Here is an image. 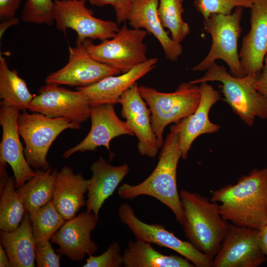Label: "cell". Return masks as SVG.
<instances>
[{"label": "cell", "mask_w": 267, "mask_h": 267, "mask_svg": "<svg viewBox=\"0 0 267 267\" xmlns=\"http://www.w3.org/2000/svg\"><path fill=\"white\" fill-rule=\"evenodd\" d=\"M253 0H194L193 6L204 19L213 14L230 15L238 7L251 8Z\"/></svg>", "instance_id": "32"}, {"label": "cell", "mask_w": 267, "mask_h": 267, "mask_svg": "<svg viewBox=\"0 0 267 267\" xmlns=\"http://www.w3.org/2000/svg\"><path fill=\"white\" fill-rule=\"evenodd\" d=\"M121 74L116 69L94 59L83 43L77 42L74 47L69 46L67 63L59 70L49 74L45 84L83 87L94 84L103 78Z\"/></svg>", "instance_id": "13"}, {"label": "cell", "mask_w": 267, "mask_h": 267, "mask_svg": "<svg viewBox=\"0 0 267 267\" xmlns=\"http://www.w3.org/2000/svg\"><path fill=\"white\" fill-rule=\"evenodd\" d=\"M184 0H159L158 13L164 28L168 29L172 39L180 43L190 34L188 24L182 19Z\"/></svg>", "instance_id": "29"}, {"label": "cell", "mask_w": 267, "mask_h": 267, "mask_svg": "<svg viewBox=\"0 0 267 267\" xmlns=\"http://www.w3.org/2000/svg\"><path fill=\"white\" fill-rule=\"evenodd\" d=\"M86 201L87 211L98 217L105 201L111 196L130 171L128 164L113 166L102 157L93 162Z\"/></svg>", "instance_id": "23"}, {"label": "cell", "mask_w": 267, "mask_h": 267, "mask_svg": "<svg viewBox=\"0 0 267 267\" xmlns=\"http://www.w3.org/2000/svg\"><path fill=\"white\" fill-rule=\"evenodd\" d=\"M211 201L219 202L222 218L234 225L259 229L267 222V166L255 169L213 192Z\"/></svg>", "instance_id": "1"}, {"label": "cell", "mask_w": 267, "mask_h": 267, "mask_svg": "<svg viewBox=\"0 0 267 267\" xmlns=\"http://www.w3.org/2000/svg\"><path fill=\"white\" fill-rule=\"evenodd\" d=\"M57 171L51 168L36 169L35 176L17 188L29 214L52 201Z\"/></svg>", "instance_id": "26"}, {"label": "cell", "mask_w": 267, "mask_h": 267, "mask_svg": "<svg viewBox=\"0 0 267 267\" xmlns=\"http://www.w3.org/2000/svg\"><path fill=\"white\" fill-rule=\"evenodd\" d=\"M0 267H12L9 258L1 243L0 244Z\"/></svg>", "instance_id": "39"}, {"label": "cell", "mask_w": 267, "mask_h": 267, "mask_svg": "<svg viewBox=\"0 0 267 267\" xmlns=\"http://www.w3.org/2000/svg\"><path fill=\"white\" fill-rule=\"evenodd\" d=\"M29 215L35 244L49 241L66 221L52 201Z\"/></svg>", "instance_id": "30"}, {"label": "cell", "mask_w": 267, "mask_h": 267, "mask_svg": "<svg viewBox=\"0 0 267 267\" xmlns=\"http://www.w3.org/2000/svg\"><path fill=\"white\" fill-rule=\"evenodd\" d=\"M185 236L199 251L213 260L220 251L230 224L222 217L217 203L200 194L179 192Z\"/></svg>", "instance_id": "3"}, {"label": "cell", "mask_w": 267, "mask_h": 267, "mask_svg": "<svg viewBox=\"0 0 267 267\" xmlns=\"http://www.w3.org/2000/svg\"><path fill=\"white\" fill-rule=\"evenodd\" d=\"M158 60L157 57L148 58L125 73L105 77L92 85L77 87L76 90L84 94L90 106L119 103L122 94L137 80L152 70Z\"/></svg>", "instance_id": "20"}, {"label": "cell", "mask_w": 267, "mask_h": 267, "mask_svg": "<svg viewBox=\"0 0 267 267\" xmlns=\"http://www.w3.org/2000/svg\"><path fill=\"white\" fill-rule=\"evenodd\" d=\"M258 229L260 247L262 253L267 257V222Z\"/></svg>", "instance_id": "38"}, {"label": "cell", "mask_w": 267, "mask_h": 267, "mask_svg": "<svg viewBox=\"0 0 267 267\" xmlns=\"http://www.w3.org/2000/svg\"><path fill=\"white\" fill-rule=\"evenodd\" d=\"M119 103L122 105V116L137 138L139 154L155 157L160 147L152 129L150 110L139 93L137 82L122 94Z\"/></svg>", "instance_id": "15"}, {"label": "cell", "mask_w": 267, "mask_h": 267, "mask_svg": "<svg viewBox=\"0 0 267 267\" xmlns=\"http://www.w3.org/2000/svg\"><path fill=\"white\" fill-rule=\"evenodd\" d=\"M201 100L195 111L174 125L178 133L181 158H187L192 143L199 135L216 133L220 126L212 123L209 113L211 108L221 98L220 91L207 82L200 83Z\"/></svg>", "instance_id": "19"}, {"label": "cell", "mask_w": 267, "mask_h": 267, "mask_svg": "<svg viewBox=\"0 0 267 267\" xmlns=\"http://www.w3.org/2000/svg\"><path fill=\"white\" fill-rule=\"evenodd\" d=\"M118 217L135 236L136 240L172 249L190 261L195 267H211L213 260L197 250L188 241L180 240L158 224H148L137 217L128 203L118 208Z\"/></svg>", "instance_id": "10"}, {"label": "cell", "mask_w": 267, "mask_h": 267, "mask_svg": "<svg viewBox=\"0 0 267 267\" xmlns=\"http://www.w3.org/2000/svg\"><path fill=\"white\" fill-rule=\"evenodd\" d=\"M22 0H0V19L5 20L14 17Z\"/></svg>", "instance_id": "36"}, {"label": "cell", "mask_w": 267, "mask_h": 267, "mask_svg": "<svg viewBox=\"0 0 267 267\" xmlns=\"http://www.w3.org/2000/svg\"><path fill=\"white\" fill-rule=\"evenodd\" d=\"M125 267H193L186 258L176 255H165L151 243L136 240L128 243L123 253Z\"/></svg>", "instance_id": "25"}, {"label": "cell", "mask_w": 267, "mask_h": 267, "mask_svg": "<svg viewBox=\"0 0 267 267\" xmlns=\"http://www.w3.org/2000/svg\"><path fill=\"white\" fill-rule=\"evenodd\" d=\"M36 262L38 267H59L61 255L56 254L49 241L35 244Z\"/></svg>", "instance_id": "34"}, {"label": "cell", "mask_w": 267, "mask_h": 267, "mask_svg": "<svg viewBox=\"0 0 267 267\" xmlns=\"http://www.w3.org/2000/svg\"><path fill=\"white\" fill-rule=\"evenodd\" d=\"M257 76L236 77L223 66L215 62L203 76L190 82L194 84L211 81L222 83L221 92L224 101L241 120L252 126L256 117L267 119V99L254 87Z\"/></svg>", "instance_id": "4"}, {"label": "cell", "mask_w": 267, "mask_h": 267, "mask_svg": "<svg viewBox=\"0 0 267 267\" xmlns=\"http://www.w3.org/2000/svg\"><path fill=\"white\" fill-rule=\"evenodd\" d=\"M251 27L242 41L239 56L245 74L258 75L267 53V0H253Z\"/></svg>", "instance_id": "18"}, {"label": "cell", "mask_w": 267, "mask_h": 267, "mask_svg": "<svg viewBox=\"0 0 267 267\" xmlns=\"http://www.w3.org/2000/svg\"><path fill=\"white\" fill-rule=\"evenodd\" d=\"M25 81L14 69L10 70L7 61L0 55V104L25 111L34 97Z\"/></svg>", "instance_id": "27"}, {"label": "cell", "mask_w": 267, "mask_h": 267, "mask_svg": "<svg viewBox=\"0 0 267 267\" xmlns=\"http://www.w3.org/2000/svg\"><path fill=\"white\" fill-rule=\"evenodd\" d=\"M93 5L103 6L111 5L115 12L117 23L118 24L127 20L131 8L132 0H87Z\"/></svg>", "instance_id": "35"}, {"label": "cell", "mask_w": 267, "mask_h": 267, "mask_svg": "<svg viewBox=\"0 0 267 267\" xmlns=\"http://www.w3.org/2000/svg\"><path fill=\"white\" fill-rule=\"evenodd\" d=\"M81 124L64 118H49L37 112L20 113L17 127L24 143V154L29 165L36 169L50 168L48 151L56 137L64 131L79 130Z\"/></svg>", "instance_id": "7"}, {"label": "cell", "mask_w": 267, "mask_h": 267, "mask_svg": "<svg viewBox=\"0 0 267 267\" xmlns=\"http://www.w3.org/2000/svg\"><path fill=\"white\" fill-rule=\"evenodd\" d=\"M158 5L159 0H132L127 20L132 28L143 29L153 35L162 47L166 58L175 62L182 54V46L169 36L162 26Z\"/></svg>", "instance_id": "21"}, {"label": "cell", "mask_w": 267, "mask_h": 267, "mask_svg": "<svg viewBox=\"0 0 267 267\" xmlns=\"http://www.w3.org/2000/svg\"><path fill=\"white\" fill-rule=\"evenodd\" d=\"M243 8L236 7L230 15L213 14L204 19V30L211 36L212 44L206 57L192 70H207L216 60L221 59L227 65L233 76L242 78L246 75L238 52V41L242 31L240 22Z\"/></svg>", "instance_id": "6"}, {"label": "cell", "mask_w": 267, "mask_h": 267, "mask_svg": "<svg viewBox=\"0 0 267 267\" xmlns=\"http://www.w3.org/2000/svg\"><path fill=\"white\" fill-rule=\"evenodd\" d=\"M90 182V179H85L81 173H75L69 166L57 171L52 201L66 221L76 216L86 205L85 194Z\"/></svg>", "instance_id": "22"}, {"label": "cell", "mask_w": 267, "mask_h": 267, "mask_svg": "<svg viewBox=\"0 0 267 267\" xmlns=\"http://www.w3.org/2000/svg\"><path fill=\"white\" fill-rule=\"evenodd\" d=\"M254 87L267 99V53L264 58L262 69L257 76Z\"/></svg>", "instance_id": "37"}, {"label": "cell", "mask_w": 267, "mask_h": 267, "mask_svg": "<svg viewBox=\"0 0 267 267\" xmlns=\"http://www.w3.org/2000/svg\"><path fill=\"white\" fill-rule=\"evenodd\" d=\"M148 34L145 30L130 29L124 24L112 38L97 44L88 39L83 44L94 59L125 73L147 60L144 40Z\"/></svg>", "instance_id": "8"}, {"label": "cell", "mask_w": 267, "mask_h": 267, "mask_svg": "<svg viewBox=\"0 0 267 267\" xmlns=\"http://www.w3.org/2000/svg\"><path fill=\"white\" fill-rule=\"evenodd\" d=\"M259 241V229L230 224L213 267H257L265 263Z\"/></svg>", "instance_id": "12"}, {"label": "cell", "mask_w": 267, "mask_h": 267, "mask_svg": "<svg viewBox=\"0 0 267 267\" xmlns=\"http://www.w3.org/2000/svg\"><path fill=\"white\" fill-rule=\"evenodd\" d=\"M87 0H54V22L57 29L66 35L67 29L77 33V42L86 39L103 41L114 37L119 31L118 24L95 17L86 5Z\"/></svg>", "instance_id": "9"}, {"label": "cell", "mask_w": 267, "mask_h": 267, "mask_svg": "<svg viewBox=\"0 0 267 267\" xmlns=\"http://www.w3.org/2000/svg\"><path fill=\"white\" fill-rule=\"evenodd\" d=\"M0 230H14L20 225L26 209L14 176L8 177L0 188Z\"/></svg>", "instance_id": "28"}, {"label": "cell", "mask_w": 267, "mask_h": 267, "mask_svg": "<svg viewBox=\"0 0 267 267\" xmlns=\"http://www.w3.org/2000/svg\"><path fill=\"white\" fill-rule=\"evenodd\" d=\"M0 124L2 137L0 143V163L11 167L18 188L36 175L28 164L21 144L17 127L18 110L0 104Z\"/></svg>", "instance_id": "17"}, {"label": "cell", "mask_w": 267, "mask_h": 267, "mask_svg": "<svg viewBox=\"0 0 267 267\" xmlns=\"http://www.w3.org/2000/svg\"><path fill=\"white\" fill-rule=\"evenodd\" d=\"M0 243L3 247L12 267H34L36 262L35 243L32 222L26 211L23 220L15 230H0Z\"/></svg>", "instance_id": "24"}, {"label": "cell", "mask_w": 267, "mask_h": 267, "mask_svg": "<svg viewBox=\"0 0 267 267\" xmlns=\"http://www.w3.org/2000/svg\"><path fill=\"white\" fill-rule=\"evenodd\" d=\"M83 267H121L124 266L123 254L117 242L110 243L105 252L99 256L90 255Z\"/></svg>", "instance_id": "33"}, {"label": "cell", "mask_w": 267, "mask_h": 267, "mask_svg": "<svg viewBox=\"0 0 267 267\" xmlns=\"http://www.w3.org/2000/svg\"><path fill=\"white\" fill-rule=\"evenodd\" d=\"M98 217L87 211L66 220L51 237L57 244V253L73 261H81L86 255H93L98 246L91 239V233L97 225Z\"/></svg>", "instance_id": "14"}, {"label": "cell", "mask_w": 267, "mask_h": 267, "mask_svg": "<svg viewBox=\"0 0 267 267\" xmlns=\"http://www.w3.org/2000/svg\"><path fill=\"white\" fill-rule=\"evenodd\" d=\"M138 90L150 110L152 127L160 148L164 142L165 128L193 113L201 96L199 86L190 82L181 84L173 92H160L143 85L138 86Z\"/></svg>", "instance_id": "5"}, {"label": "cell", "mask_w": 267, "mask_h": 267, "mask_svg": "<svg viewBox=\"0 0 267 267\" xmlns=\"http://www.w3.org/2000/svg\"><path fill=\"white\" fill-rule=\"evenodd\" d=\"M161 148L158 163L152 173L137 184H122L117 193L123 199H133L141 195L157 199L172 211L182 226L184 216L177 183V167L181 153L178 134L174 125L171 126L170 132Z\"/></svg>", "instance_id": "2"}, {"label": "cell", "mask_w": 267, "mask_h": 267, "mask_svg": "<svg viewBox=\"0 0 267 267\" xmlns=\"http://www.w3.org/2000/svg\"><path fill=\"white\" fill-rule=\"evenodd\" d=\"M114 105L91 106L89 133L80 143L64 151L63 157L68 158L77 152L94 151L100 146L105 147L111 154L110 143L113 138L122 135H134L127 122L118 117Z\"/></svg>", "instance_id": "16"}, {"label": "cell", "mask_w": 267, "mask_h": 267, "mask_svg": "<svg viewBox=\"0 0 267 267\" xmlns=\"http://www.w3.org/2000/svg\"><path fill=\"white\" fill-rule=\"evenodd\" d=\"M18 23L19 19L15 17L7 20H5V21L1 23L0 25V37H1V36L3 35L4 31L9 27H10L13 25H17Z\"/></svg>", "instance_id": "40"}, {"label": "cell", "mask_w": 267, "mask_h": 267, "mask_svg": "<svg viewBox=\"0 0 267 267\" xmlns=\"http://www.w3.org/2000/svg\"><path fill=\"white\" fill-rule=\"evenodd\" d=\"M28 107L31 112L49 118H64L81 124L89 118L91 106L81 91H73L55 84H45L39 89Z\"/></svg>", "instance_id": "11"}, {"label": "cell", "mask_w": 267, "mask_h": 267, "mask_svg": "<svg viewBox=\"0 0 267 267\" xmlns=\"http://www.w3.org/2000/svg\"><path fill=\"white\" fill-rule=\"evenodd\" d=\"M21 18L27 23L51 26L54 22V1L52 0H27L22 12Z\"/></svg>", "instance_id": "31"}]
</instances>
